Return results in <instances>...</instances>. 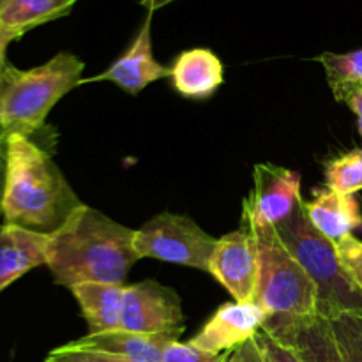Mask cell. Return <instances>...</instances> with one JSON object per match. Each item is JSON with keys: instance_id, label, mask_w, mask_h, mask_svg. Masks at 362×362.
<instances>
[{"instance_id": "obj_32", "label": "cell", "mask_w": 362, "mask_h": 362, "mask_svg": "<svg viewBox=\"0 0 362 362\" xmlns=\"http://www.w3.org/2000/svg\"><path fill=\"white\" fill-rule=\"evenodd\" d=\"M4 136H9V134H7L6 131L2 129V126H0V138H4Z\"/></svg>"}, {"instance_id": "obj_29", "label": "cell", "mask_w": 362, "mask_h": 362, "mask_svg": "<svg viewBox=\"0 0 362 362\" xmlns=\"http://www.w3.org/2000/svg\"><path fill=\"white\" fill-rule=\"evenodd\" d=\"M172 2H175V0H141L140 4L145 7V9H147V13L154 14L156 11L161 9V7H165V6H168V4H172Z\"/></svg>"}, {"instance_id": "obj_20", "label": "cell", "mask_w": 362, "mask_h": 362, "mask_svg": "<svg viewBox=\"0 0 362 362\" xmlns=\"http://www.w3.org/2000/svg\"><path fill=\"white\" fill-rule=\"evenodd\" d=\"M325 187L345 197L362 191V148L332 159L325 168Z\"/></svg>"}, {"instance_id": "obj_7", "label": "cell", "mask_w": 362, "mask_h": 362, "mask_svg": "<svg viewBox=\"0 0 362 362\" xmlns=\"http://www.w3.org/2000/svg\"><path fill=\"white\" fill-rule=\"evenodd\" d=\"M300 175L283 166L262 163L253 170V191L244 200L243 223L250 228H274L303 205Z\"/></svg>"}, {"instance_id": "obj_21", "label": "cell", "mask_w": 362, "mask_h": 362, "mask_svg": "<svg viewBox=\"0 0 362 362\" xmlns=\"http://www.w3.org/2000/svg\"><path fill=\"white\" fill-rule=\"evenodd\" d=\"M329 322L345 361L362 362V315H339Z\"/></svg>"}, {"instance_id": "obj_24", "label": "cell", "mask_w": 362, "mask_h": 362, "mask_svg": "<svg viewBox=\"0 0 362 362\" xmlns=\"http://www.w3.org/2000/svg\"><path fill=\"white\" fill-rule=\"evenodd\" d=\"M46 362H129L122 359L119 356H112V354L95 352V350H83L74 349L69 343L59 349L52 350L49 356L46 357Z\"/></svg>"}, {"instance_id": "obj_9", "label": "cell", "mask_w": 362, "mask_h": 362, "mask_svg": "<svg viewBox=\"0 0 362 362\" xmlns=\"http://www.w3.org/2000/svg\"><path fill=\"white\" fill-rule=\"evenodd\" d=\"M207 272L235 303H255L258 286V250L255 233L243 223L237 232L218 239Z\"/></svg>"}, {"instance_id": "obj_3", "label": "cell", "mask_w": 362, "mask_h": 362, "mask_svg": "<svg viewBox=\"0 0 362 362\" xmlns=\"http://www.w3.org/2000/svg\"><path fill=\"white\" fill-rule=\"evenodd\" d=\"M83 60L69 52L57 53L42 66L18 69L9 62L0 73V126L7 134L30 138L45 124L53 106L81 85Z\"/></svg>"}, {"instance_id": "obj_13", "label": "cell", "mask_w": 362, "mask_h": 362, "mask_svg": "<svg viewBox=\"0 0 362 362\" xmlns=\"http://www.w3.org/2000/svg\"><path fill=\"white\" fill-rule=\"evenodd\" d=\"M48 235L0 225V292L35 267L46 265Z\"/></svg>"}, {"instance_id": "obj_15", "label": "cell", "mask_w": 362, "mask_h": 362, "mask_svg": "<svg viewBox=\"0 0 362 362\" xmlns=\"http://www.w3.org/2000/svg\"><path fill=\"white\" fill-rule=\"evenodd\" d=\"M304 211L311 225L332 243L352 235L354 230L362 226L359 202L329 187L315 191L313 200L304 202Z\"/></svg>"}, {"instance_id": "obj_2", "label": "cell", "mask_w": 362, "mask_h": 362, "mask_svg": "<svg viewBox=\"0 0 362 362\" xmlns=\"http://www.w3.org/2000/svg\"><path fill=\"white\" fill-rule=\"evenodd\" d=\"M83 205L48 152L9 134L2 216L6 225L52 235Z\"/></svg>"}, {"instance_id": "obj_1", "label": "cell", "mask_w": 362, "mask_h": 362, "mask_svg": "<svg viewBox=\"0 0 362 362\" xmlns=\"http://www.w3.org/2000/svg\"><path fill=\"white\" fill-rule=\"evenodd\" d=\"M134 232L98 209L81 205L62 228L48 235L46 267L57 285H122L134 262Z\"/></svg>"}, {"instance_id": "obj_8", "label": "cell", "mask_w": 362, "mask_h": 362, "mask_svg": "<svg viewBox=\"0 0 362 362\" xmlns=\"http://www.w3.org/2000/svg\"><path fill=\"white\" fill-rule=\"evenodd\" d=\"M184 311L175 290L147 279L124 286L120 329L138 334H165L184 331Z\"/></svg>"}, {"instance_id": "obj_19", "label": "cell", "mask_w": 362, "mask_h": 362, "mask_svg": "<svg viewBox=\"0 0 362 362\" xmlns=\"http://www.w3.org/2000/svg\"><path fill=\"white\" fill-rule=\"evenodd\" d=\"M315 60L324 66L325 78L336 101H345V95L352 88L362 87V48L346 53L325 52Z\"/></svg>"}, {"instance_id": "obj_5", "label": "cell", "mask_w": 362, "mask_h": 362, "mask_svg": "<svg viewBox=\"0 0 362 362\" xmlns=\"http://www.w3.org/2000/svg\"><path fill=\"white\" fill-rule=\"evenodd\" d=\"M251 232L255 233L258 250L255 303L265 311L267 318L318 315L317 285L283 246L274 228H251Z\"/></svg>"}, {"instance_id": "obj_26", "label": "cell", "mask_w": 362, "mask_h": 362, "mask_svg": "<svg viewBox=\"0 0 362 362\" xmlns=\"http://www.w3.org/2000/svg\"><path fill=\"white\" fill-rule=\"evenodd\" d=\"M230 359H232V362H269L264 349L258 343L257 336L244 343V345H240L239 349L233 350Z\"/></svg>"}, {"instance_id": "obj_12", "label": "cell", "mask_w": 362, "mask_h": 362, "mask_svg": "<svg viewBox=\"0 0 362 362\" xmlns=\"http://www.w3.org/2000/svg\"><path fill=\"white\" fill-rule=\"evenodd\" d=\"M152 13L147 14L144 25L138 30L133 45L122 53V57L115 60L105 73L83 80L87 81H112L122 90L129 94H138L148 83L163 80L170 76V67L163 66L152 55V37H151Z\"/></svg>"}, {"instance_id": "obj_25", "label": "cell", "mask_w": 362, "mask_h": 362, "mask_svg": "<svg viewBox=\"0 0 362 362\" xmlns=\"http://www.w3.org/2000/svg\"><path fill=\"white\" fill-rule=\"evenodd\" d=\"M258 343L264 349L265 356H267L269 362H303L292 350H288L286 346H283L281 343L276 341L271 334H267L265 331H260L257 334Z\"/></svg>"}, {"instance_id": "obj_28", "label": "cell", "mask_w": 362, "mask_h": 362, "mask_svg": "<svg viewBox=\"0 0 362 362\" xmlns=\"http://www.w3.org/2000/svg\"><path fill=\"white\" fill-rule=\"evenodd\" d=\"M7 138H0V216H2V198L4 186H6V168H7Z\"/></svg>"}, {"instance_id": "obj_27", "label": "cell", "mask_w": 362, "mask_h": 362, "mask_svg": "<svg viewBox=\"0 0 362 362\" xmlns=\"http://www.w3.org/2000/svg\"><path fill=\"white\" fill-rule=\"evenodd\" d=\"M346 105L350 106L354 113L357 117V131H359L361 138H362V87H356L345 95V101Z\"/></svg>"}, {"instance_id": "obj_18", "label": "cell", "mask_w": 362, "mask_h": 362, "mask_svg": "<svg viewBox=\"0 0 362 362\" xmlns=\"http://www.w3.org/2000/svg\"><path fill=\"white\" fill-rule=\"evenodd\" d=\"M76 0H0V32L20 39L32 28L67 16Z\"/></svg>"}, {"instance_id": "obj_23", "label": "cell", "mask_w": 362, "mask_h": 362, "mask_svg": "<svg viewBox=\"0 0 362 362\" xmlns=\"http://www.w3.org/2000/svg\"><path fill=\"white\" fill-rule=\"evenodd\" d=\"M228 354L214 356V354L205 352V350L198 349V346H193L189 341L180 343L179 339H175V341H170L165 346L161 362H223Z\"/></svg>"}, {"instance_id": "obj_14", "label": "cell", "mask_w": 362, "mask_h": 362, "mask_svg": "<svg viewBox=\"0 0 362 362\" xmlns=\"http://www.w3.org/2000/svg\"><path fill=\"white\" fill-rule=\"evenodd\" d=\"M184 331L165 332V334H138L129 331H110L101 334H87L71 341L74 349L95 350V352L112 354L129 362H161L165 346L170 341L179 339Z\"/></svg>"}, {"instance_id": "obj_22", "label": "cell", "mask_w": 362, "mask_h": 362, "mask_svg": "<svg viewBox=\"0 0 362 362\" xmlns=\"http://www.w3.org/2000/svg\"><path fill=\"white\" fill-rule=\"evenodd\" d=\"M336 250H338L339 262H341L345 272L362 292V240L354 237L352 233V235H346L338 240Z\"/></svg>"}, {"instance_id": "obj_30", "label": "cell", "mask_w": 362, "mask_h": 362, "mask_svg": "<svg viewBox=\"0 0 362 362\" xmlns=\"http://www.w3.org/2000/svg\"><path fill=\"white\" fill-rule=\"evenodd\" d=\"M14 39L11 37V35L4 34V32H0V49H7V46H9V42H13Z\"/></svg>"}, {"instance_id": "obj_16", "label": "cell", "mask_w": 362, "mask_h": 362, "mask_svg": "<svg viewBox=\"0 0 362 362\" xmlns=\"http://www.w3.org/2000/svg\"><path fill=\"white\" fill-rule=\"evenodd\" d=\"M170 78L175 90L186 98H211L223 83V64L211 49H186L170 67Z\"/></svg>"}, {"instance_id": "obj_4", "label": "cell", "mask_w": 362, "mask_h": 362, "mask_svg": "<svg viewBox=\"0 0 362 362\" xmlns=\"http://www.w3.org/2000/svg\"><path fill=\"white\" fill-rule=\"evenodd\" d=\"M274 232L317 285L320 317L331 320L346 313L362 315V292L343 269L336 243L310 223L304 202L286 221L274 226Z\"/></svg>"}, {"instance_id": "obj_17", "label": "cell", "mask_w": 362, "mask_h": 362, "mask_svg": "<svg viewBox=\"0 0 362 362\" xmlns=\"http://www.w3.org/2000/svg\"><path fill=\"white\" fill-rule=\"evenodd\" d=\"M74 299L80 304L87 320L88 334L119 331L122 322L124 285L110 283H80L71 286Z\"/></svg>"}, {"instance_id": "obj_33", "label": "cell", "mask_w": 362, "mask_h": 362, "mask_svg": "<svg viewBox=\"0 0 362 362\" xmlns=\"http://www.w3.org/2000/svg\"><path fill=\"white\" fill-rule=\"evenodd\" d=\"M230 356H232V352H230V354H228V356H226V359H225V361H223V362H232V359H230Z\"/></svg>"}, {"instance_id": "obj_10", "label": "cell", "mask_w": 362, "mask_h": 362, "mask_svg": "<svg viewBox=\"0 0 362 362\" xmlns=\"http://www.w3.org/2000/svg\"><path fill=\"white\" fill-rule=\"evenodd\" d=\"M262 331L292 350L303 362H346L331 322L320 315L267 318Z\"/></svg>"}, {"instance_id": "obj_6", "label": "cell", "mask_w": 362, "mask_h": 362, "mask_svg": "<svg viewBox=\"0 0 362 362\" xmlns=\"http://www.w3.org/2000/svg\"><path fill=\"white\" fill-rule=\"evenodd\" d=\"M133 244L138 258H156L207 271L218 239L205 233L187 216L161 212L134 232Z\"/></svg>"}, {"instance_id": "obj_31", "label": "cell", "mask_w": 362, "mask_h": 362, "mask_svg": "<svg viewBox=\"0 0 362 362\" xmlns=\"http://www.w3.org/2000/svg\"><path fill=\"white\" fill-rule=\"evenodd\" d=\"M6 49H0V73H2L4 69V64H6Z\"/></svg>"}, {"instance_id": "obj_11", "label": "cell", "mask_w": 362, "mask_h": 362, "mask_svg": "<svg viewBox=\"0 0 362 362\" xmlns=\"http://www.w3.org/2000/svg\"><path fill=\"white\" fill-rule=\"evenodd\" d=\"M267 315L257 303H226L212 315L198 334L189 339L193 346L214 356L233 352L253 339L264 327Z\"/></svg>"}]
</instances>
